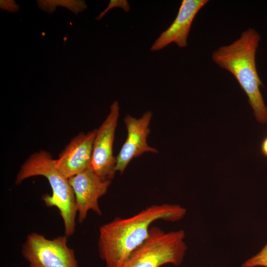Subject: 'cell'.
<instances>
[{
  "label": "cell",
  "instance_id": "1",
  "mask_svg": "<svg viewBox=\"0 0 267 267\" xmlns=\"http://www.w3.org/2000/svg\"><path fill=\"white\" fill-rule=\"evenodd\" d=\"M185 214L186 209L179 205L163 204L148 206L128 218H115L99 228L100 257L106 267H123L131 254L148 237L154 222H177Z\"/></svg>",
  "mask_w": 267,
  "mask_h": 267
},
{
  "label": "cell",
  "instance_id": "11",
  "mask_svg": "<svg viewBox=\"0 0 267 267\" xmlns=\"http://www.w3.org/2000/svg\"><path fill=\"white\" fill-rule=\"evenodd\" d=\"M267 267V243L260 252L244 262L241 267Z\"/></svg>",
  "mask_w": 267,
  "mask_h": 267
},
{
  "label": "cell",
  "instance_id": "2",
  "mask_svg": "<svg viewBox=\"0 0 267 267\" xmlns=\"http://www.w3.org/2000/svg\"><path fill=\"white\" fill-rule=\"evenodd\" d=\"M261 39L254 29L242 33L237 40L220 47L212 55L213 61L230 72L235 78L248 97L256 120L267 123L266 106L260 88L263 84L258 75L255 62L256 52Z\"/></svg>",
  "mask_w": 267,
  "mask_h": 267
},
{
  "label": "cell",
  "instance_id": "8",
  "mask_svg": "<svg viewBox=\"0 0 267 267\" xmlns=\"http://www.w3.org/2000/svg\"><path fill=\"white\" fill-rule=\"evenodd\" d=\"M152 117L151 111L146 112L138 119L129 114L125 117L124 121L127 136L116 157V171L123 174L133 158L145 152L158 153L157 149L149 146L147 143V138L150 132L149 125Z\"/></svg>",
  "mask_w": 267,
  "mask_h": 267
},
{
  "label": "cell",
  "instance_id": "12",
  "mask_svg": "<svg viewBox=\"0 0 267 267\" xmlns=\"http://www.w3.org/2000/svg\"><path fill=\"white\" fill-rule=\"evenodd\" d=\"M261 151L262 154L267 157V136L264 138L261 144Z\"/></svg>",
  "mask_w": 267,
  "mask_h": 267
},
{
  "label": "cell",
  "instance_id": "9",
  "mask_svg": "<svg viewBox=\"0 0 267 267\" xmlns=\"http://www.w3.org/2000/svg\"><path fill=\"white\" fill-rule=\"evenodd\" d=\"M97 129L87 133H80L74 137L54 159L55 167L69 178L90 167L93 144Z\"/></svg>",
  "mask_w": 267,
  "mask_h": 267
},
{
  "label": "cell",
  "instance_id": "6",
  "mask_svg": "<svg viewBox=\"0 0 267 267\" xmlns=\"http://www.w3.org/2000/svg\"><path fill=\"white\" fill-rule=\"evenodd\" d=\"M119 109L118 102L115 101L106 119L97 129L93 142L90 167L103 180H111L116 172L113 147Z\"/></svg>",
  "mask_w": 267,
  "mask_h": 267
},
{
  "label": "cell",
  "instance_id": "3",
  "mask_svg": "<svg viewBox=\"0 0 267 267\" xmlns=\"http://www.w3.org/2000/svg\"><path fill=\"white\" fill-rule=\"evenodd\" d=\"M51 154L40 150L31 154L22 165L16 177L17 184L29 178L43 176L47 179L52 194H44L42 200L48 207L57 208L64 225L65 235L69 237L75 232L77 210L75 198L68 178L55 167Z\"/></svg>",
  "mask_w": 267,
  "mask_h": 267
},
{
  "label": "cell",
  "instance_id": "10",
  "mask_svg": "<svg viewBox=\"0 0 267 267\" xmlns=\"http://www.w3.org/2000/svg\"><path fill=\"white\" fill-rule=\"evenodd\" d=\"M208 0H183L177 17L153 44L151 51L160 50L172 43L180 47L187 46V39L191 26L198 12Z\"/></svg>",
  "mask_w": 267,
  "mask_h": 267
},
{
  "label": "cell",
  "instance_id": "5",
  "mask_svg": "<svg viewBox=\"0 0 267 267\" xmlns=\"http://www.w3.org/2000/svg\"><path fill=\"white\" fill-rule=\"evenodd\" d=\"M67 236L48 239L36 232L29 234L22 254L29 267H78L74 250L67 245Z\"/></svg>",
  "mask_w": 267,
  "mask_h": 267
},
{
  "label": "cell",
  "instance_id": "7",
  "mask_svg": "<svg viewBox=\"0 0 267 267\" xmlns=\"http://www.w3.org/2000/svg\"><path fill=\"white\" fill-rule=\"evenodd\" d=\"M68 180L75 196L79 222L86 219L90 210L101 215L98 200L106 193L111 180L101 179L91 167Z\"/></svg>",
  "mask_w": 267,
  "mask_h": 267
},
{
  "label": "cell",
  "instance_id": "4",
  "mask_svg": "<svg viewBox=\"0 0 267 267\" xmlns=\"http://www.w3.org/2000/svg\"><path fill=\"white\" fill-rule=\"evenodd\" d=\"M182 230L165 232L158 227H151L148 237L131 254L123 267L179 266L187 250Z\"/></svg>",
  "mask_w": 267,
  "mask_h": 267
}]
</instances>
